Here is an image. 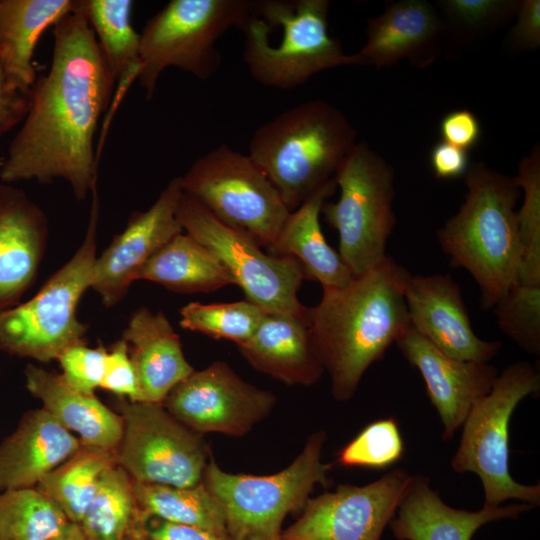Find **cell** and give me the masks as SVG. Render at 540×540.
<instances>
[{"mask_svg":"<svg viewBox=\"0 0 540 540\" xmlns=\"http://www.w3.org/2000/svg\"><path fill=\"white\" fill-rule=\"evenodd\" d=\"M178 293H210L234 279L201 243L182 232L160 248L143 266L138 278Z\"/></svg>","mask_w":540,"mask_h":540,"instance_id":"obj_28","label":"cell"},{"mask_svg":"<svg viewBox=\"0 0 540 540\" xmlns=\"http://www.w3.org/2000/svg\"><path fill=\"white\" fill-rule=\"evenodd\" d=\"M78 0H0V65L21 89L37 76L33 55L41 35L76 10Z\"/></svg>","mask_w":540,"mask_h":540,"instance_id":"obj_27","label":"cell"},{"mask_svg":"<svg viewBox=\"0 0 540 540\" xmlns=\"http://www.w3.org/2000/svg\"><path fill=\"white\" fill-rule=\"evenodd\" d=\"M515 182L524 191L522 207L517 212L520 241V267L516 283L540 286V157L539 149L519 165Z\"/></svg>","mask_w":540,"mask_h":540,"instance_id":"obj_35","label":"cell"},{"mask_svg":"<svg viewBox=\"0 0 540 540\" xmlns=\"http://www.w3.org/2000/svg\"><path fill=\"white\" fill-rule=\"evenodd\" d=\"M47 234L44 211L24 191L0 185V314L33 283Z\"/></svg>","mask_w":540,"mask_h":540,"instance_id":"obj_19","label":"cell"},{"mask_svg":"<svg viewBox=\"0 0 540 540\" xmlns=\"http://www.w3.org/2000/svg\"><path fill=\"white\" fill-rule=\"evenodd\" d=\"M116 82L77 8L54 25L47 73L31 90L28 112L0 164L5 183L65 180L76 199L97 187L94 136Z\"/></svg>","mask_w":540,"mask_h":540,"instance_id":"obj_1","label":"cell"},{"mask_svg":"<svg viewBox=\"0 0 540 540\" xmlns=\"http://www.w3.org/2000/svg\"><path fill=\"white\" fill-rule=\"evenodd\" d=\"M257 0H171L140 33L138 81L151 100L162 72L169 67L199 80L220 67L218 40L231 28L242 29L256 14Z\"/></svg>","mask_w":540,"mask_h":540,"instance_id":"obj_7","label":"cell"},{"mask_svg":"<svg viewBox=\"0 0 540 540\" xmlns=\"http://www.w3.org/2000/svg\"><path fill=\"white\" fill-rule=\"evenodd\" d=\"M334 179L336 202H324L321 214L339 236V255L353 276L386 256L396 219L394 170L366 142H357L339 165Z\"/></svg>","mask_w":540,"mask_h":540,"instance_id":"obj_10","label":"cell"},{"mask_svg":"<svg viewBox=\"0 0 540 540\" xmlns=\"http://www.w3.org/2000/svg\"><path fill=\"white\" fill-rule=\"evenodd\" d=\"M518 19L512 30L514 44L524 49H536L540 45V1H520Z\"/></svg>","mask_w":540,"mask_h":540,"instance_id":"obj_45","label":"cell"},{"mask_svg":"<svg viewBox=\"0 0 540 540\" xmlns=\"http://www.w3.org/2000/svg\"><path fill=\"white\" fill-rule=\"evenodd\" d=\"M281 540V539H280Z\"/></svg>","mask_w":540,"mask_h":540,"instance_id":"obj_47","label":"cell"},{"mask_svg":"<svg viewBox=\"0 0 540 540\" xmlns=\"http://www.w3.org/2000/svg\"><path fill=\"white\" fill-rule=\"evenodd\" d=\"M325 441V431L313 433L295 460L271 475L228 473L209 460L202 483L220 503L231 540H280L286 516L304 508L317 484L328 483Z\"/></svg>","mask_w":540,"mask_h":540,"instance_id":"obj_6","label":"cell"},{"mask_svg":"<svg viewBox=\"0 0 540 540\" xmlns=\"http://www.w3.org/2000/svg\"><path fill=\"white\" fill-rule=\"evenodd\" d=\"M133 486L146 517L228 535L223 509L202 482L191 487H174L133 481Z\"/></svg>","mask_w":540,"mask_h":540,"instance_id":"obj_31","label":"cell"},{"mask_svg":"<svg viewBox=\"0 0 540 540\" xmlns=\"http://www.w3.org/2000/svg\"><path fill=\"white\" fill-rule=\"evenodd\" d=\"M131 540H231L228 535L147 517Z\"/></svg>","mask_w":540,"mask_h":540,"instance_id":"obj_43","label":"cell"},{"mask_svg":"<svg viewBox=\"0 0 540 540\" xmlns=\"http://www.w3.org/2000/svg\"><path fill=\"white\" fill-rule=\"evenodd\" d=\"M502 332L521 349L540 352V286L513 284L493 307Z\"/></svg>","mask_w":540,"mask_h":540,"instance_id":"obj_36","label":"cell"},{"mask_svg":"<svg viewBox=\"0 0 540 540\" xmlns=\"http://www.w3.org/2000/svg\"><path fill=\"white\" fill-rule=\"evenodd\" d=\"M28 391L58 423L89 446L116 451L121 440V416L94 394L69 386L61 374L29 364L25 369Z\"/></svg>","mask_w":540,"mask_h":540,"instance_id":"obj_25","label":"cell"},{"mask_svg":"<svg viewBox=\"0 0 540 540\" xmlns=\"http://www.w3.org/2000/svg\"><path fill=\"white\" fill-rule=\"evenodd\" d=\"M394 469L363 486L340 485L308 499L281 540H381L411 480Z\"/></svg>","mask_w":540,"mask_h":540,"instance_id":"obj_15","label":"cell"},{"mask_svg":"<svg viewBox=\"0 0 540 540\" xmlns=\"http://www.w3.org/2000/svg\"><path fill=\"white\" fill-rule=\"evenodd\" d=\"M404 452L400 429L394 418L367 425L338 454L337 463L346 467L383 469L399 461Z\"/></svg>","mask_w":540,"mask_h":540,"instance_id":"obj_37","label":"cell"},{"mask_svg":"<svg viewBox=\"0 0 540 540\" xmlns=\"http://www.w3.org/2000/svg\"><path fill=\"white\" fill-rule=\"evenodd\" d=\"M336 188L332 178L292 211L266 250L272 255L295 258L305 278L318 281L322 288L343 287L353 277L339 253L327 243L320 224L322 206Z\"/></svg>","mask_w":540,"mask_h":540,"instance_id":"obj_26","label":"cell"},{"mask_svg":"<svg viewBox=\"0 0 540 540\" xmlns=\"http://www.w3.org/2000/svg\"><path fill=\"white\" fill-rule=\"evenodd\" d=\"M329 7L328 0H257L256 14L241 29L253 79L287 90L324 70L354 65L329 34Z\"/></svg>","mask_w":540,"mask_h":540,"instance_id":"obj_5","label":"cell"},{"mask_svg":"<svg viewBox=\"0 0 540 540\" xmlns=\"http://www.w3.org/2000/svg\"><path fill=\"white\" fill-rule=\"evenodd\" d=\"M520 1L442 0V11L457 26L478 31L491 28L517 13Z\"/></svg>","mask_w":540,"mask_h":540,"instance_id":"obj_39","label":"cell"},{"mask_svg":"<svg viewBox=\"0 0 540 540\" xmlns=\"http://www.w3.org/2000/svg\"><path fill=\"white\" fill-rule=\"evenodd\" d=\"M439 131L442 141L468 151L479 142L481 125L471 111L458 109L441 119Z\"/></svg>","mask_w":540,"mask_h":540,"instance_id":"obj_42","label":"cell"},{"mask_svg":"<svg viewBox=\"0 0 540 540\" xmlns=\"http://www.w3.org/2000/svg\"><path fill=\"white\" fill-rule=\"evenodd\" d=\"M146 519L136 499L133 480L116 464L102 475L78 526L84 540H131Z\"/></svg>","mask_w":540,"mask_h":540,"instance_id":"obj_30","label":"cell"},{"mask_svg":"<svg viewBox=\"0 0 540 540\" xmlns=\"http://www.w3.org/2000/svg\"><path fill=\"white\" fill-rule=\"evenodd\" d=\"M465 184L464 203L437 230V239L451 266L465 269L477 283L481 307L491 309L518 277L520 187L480 162L469 167Z\"/></svg>","mask_w":540,"mask_h":540,"instance_id":"obj_3","label":"cell"},{"mask_svg":"<svg viewBox=\"0 0 540 540\" xmlns=\"http://www.w3.org/2000/svg\"><path fill=\"white\" fill-rule=\"evenodd\" d=\"M182 193L180 177L171 179L151 207L134 212L126 228L96 257L90 288L105 306L121 301L148 260L184 232L176 214Z\"/></svg>","mask_w":540,"mask_h":540,"instance_id":"obj_16","label":"cell"},{"mask_svg":"<svg viewBox=\"0 0 540 540\" xmlns=\"http://www.w3.org/2000/svg\"><path fill=\"white\" fill-rule=\"evenodd\" d=\"M540 390V374L521 361L499 373L490 392L478 400L462 426L461 440L452 460L456 473L476 474L484 490V505L500 506L519 500L534 507L540 503V485H524L509 472V422L518 404Z\"/></svg>","mask_w":540,"mask_h":540,"instance_id":"obj_9","label":"cell"},{"mask_svg":"<svg viewBox=\"0 0 540 540\" xmlns=\"http://www.w3.org/2000/svg\"><path fill=\"white\" fill-rule=\"evenodd\" d=\"M51 540H84L80 527L70 523L67 529L59 536Z\"/></svg>","mask_w":540,"mask_h":540,"instance_id":"obj_46","label":"cell"},{"mask_svg":"<svg viewBox=\"0 0 540 540\" xmlns=\"http://www.w3.org/2000/svg\"><path fill=\"white\" fill-rule=\"evenodd\" d=\"M81 445L45 409L28 412L0 444V491L36 487Z\"/></svg>","mask_w":540,"mask_h":540,"instance_id":"obj_21","label":"cell"},{"mask_svg":"<svg viewBox=\"0 0 540 540\" xmlns=\"http://www.w3.org/2000/svg\"><path fill=\"white\" fill-rule=\"evenodd\" d=\"M444 28L434 7L424 0H401L367 21V41L355 54L354 65L390 66L402 58L425 64ZM428 55V52H427Z\"/></svg>","mask_w":540,"mask_h":540,"instance_id":"obj_24","label":"cell"},{"mask_svg":"<svg viewBox=\"0 0 540 540\" xmlns=\"http://www.w3.org/2000/svg\"><path fill=\"white\" fill-rule=\"evenodd\" d=\"M275 403L273 393L246 382L226 362L215 361L177 384L162 405L198 434L239 437L267 417Z\"/></svg>","mask_w":540,"mask_h":540,"instance_id":"obj_14","label":"cell"},{"mask_svg":"<svg viewBox=\"0 0 540 540\" xmlns=\"http://www.w3.org/2000/svg\"><path fill=\"white\" fill-rule=\"evenodd\" d=\"M115 452L82 443L71 457L48 473L36 489L52 501L70 523L79 525L102 475L116 465Z\"/></svg>","mask_w":540,"mask_h":540,"instance_id":"obj_29","label":"cell"},{"mask_svg":"<svg viewBox=\"0 0 540 540\" xmlns=\"http://www.w3.org/2000/svg\"><path fill=\"white\" fill-rule=\"evenodd\" d=\"M131 0H78L98 46L117 83L127 72L140 66V34L131 22Z\"/></svg>","mask_w":540,"mask_h":540,"instance_id":"obj_32","label":"cell"},{"mask_svg":"<svg viewBox=\"0 0 540 540\" xmlns=\"http://www.w3.org/2000/svg\"><path fill=\"white\" fill-rule=\"evenodd\" d=\"M237 348L254 369L287 385H313L325 372L307 319L267 312L256 332Z\"/></svg>","mask_w":540,"mask_h":540,"instance_id":"obj_23","label":"cell"},{"mask_svg":"<svg viewBox=\"0 0 540 540\" xmlns=\"http://www.w3.org/2000/svg\"><path fill=\"white\" fill-rule=\"evenodd\" d=\"M69 524L36 487L0 491V540H51Z\"/></svg>","mask_w":540,"mask_h":540,"instance_id":"obj_33","label":"cell"},{"mask_svg":"<svg viewBox=\"0 0 540 540\" xmlns=\"http://www.w3.org/2000/svg\"><path fill=\"white\" fill-rule=\"evenodd\" d=\"M180 181L184 193L266 250L291 213L249 155L226 144L197 158Z\"/></svg>","mask_w":540,"mask_h":540,"instance_id":"obj_11","label":"cell"},{"mask_svg":"<svg viewBox=\"0 0 540 540\" xmlns=\"http://www.w3.org/2000/svg\"><path fill=\"white\" fill-rule=\"evenodd\" d=\"M404 297L410 326L444 354L489 363L502 348L500 341L475 334L461 289L450 274H410Z\"/></svg>","mask_w":540,"mask_h":540,"instance_id":"obj_17","label":"cell"},{"mask_svg":"<svg viewBox=\"0 0 540 540\" xmlns=\"http://www.w3.org/2000/svg\"><path fill=\"white\" fill-rule=\"evenodd\" d=\"M395 344L420 372L443 425L442 440L450 441L473 405L490 392L499 375L498 369L489 363L450 357L411 326Z\"/></svg>","mask_w":540,"mask_h":540,"instance_id":"obj_18","label":"cell"},{"mask_svg":"<svg viewBox=\"0 0 540 540\" xmlns=\"http://www.w3.org/2000/svg\"><path fill=\"white\" fill-rule=\"evenodd\" d=\"M356 143V131L342 111L314 99L261 124L248 155L292 212L334 178Z\"/></svg>","mask_w":540,"mask_h":540,"instance_id":"obj_4","label":"cell"},{"mask_svg":"<svg viewBox=\"0 0 540 540\" xmlns=\"http://www.w3.org/2000/svg\"><path fill=\"white\" fill-rule=\"evenodd\" d=\"M31 91L18 87L0 65V139L24 120Z\"/></svg>","mask_w":540,"mask_h":540,"instance_id":"obj_41","label":"cell"},{"mask_svg":"<svg viewBox=\"0 0 540 540\" xmlns=\"http://www.w3.org/2000/svg\"><path fill=\"white\" fill-rule=\"evenodd\" d=\"M533 508V505L521 502L483 506L478 511L456 509L447 505L430 487L428 477L415 475L388 526L399 540H471L483 525L516 519Z\"/></svg>","mask_w":540,"mask_h":540,"instance_id":"obj_20","label":"cell"},{"mask_svg":"<svg viewBox=\"0 0 540 540\" xmlns=\"http://www.w3.org/2000/svg\"><path fill=\"white\" fill-rule=\"evenodd\" d=\"M410 273L386 255L340 288H323L309 308V329L336 400L356 393L366 370L409 329L404 297Z\"/></svg>","mask_w":540,"mask_h":540,"instance_id":"obj_2","label":"cell"},{"mask_svg":"<svg viewBox=\"0 0 540 540\" xmlns=\"http://www.w3.org/2000/svg\"><path fill=\"white\" fill-rule=\"evenodd\" d=\"M92 194L85 238L72 258L30 300L0 314L2 351L47 363L67 347L83 341L87 326L78 320L76 312L81 297L91 286L97 257V187Z\"/></svg>","mask_w":540,"mask_h":540,"instance_id":"obj_8","label":"cell"},{"mask_svg":"<svg viewBox=\"0 0 540 540\" xmlns=\"http://www.w3.org/2000/svg\"><path fill=\"white\" fill-rule=\"evenodd\" d=\"M176 214L183 231L218 259L243 290L245 299L266 312L309 320V307L298 298L306 278L295 258L264 252L250 236L224 224L184 192Z\"/></svg>","mask_w":540,"mask_h":540,"instance_id":"obj_12","label":"cell"},{"mask_svg":"<svg viewBox=\"0 0 540 540\" xmlns=\"http://www.w3.org/2000/svg\"><path fill=\"white\" fill-rule=\"evenodd\" d=\"M107 350L99 345L88 347L83 341L64 349L58 360L64 381L77 391L94 394L104 376Z\"/></svg>","mask_w":540,"mask_h":540,"instance_id":"obj_38","label":"cell"},{"mask_svg":"<svg viewBox=\"0 0 540 540\" xmlns=\"http://www.w3.org/2000/svg\"><path fill=\"white\" fill-rule=\"evenodd\" d=\"M267 312L244 299L228 303L190 302L180 309V326L213 339H227L236 345L248 340Z\"/></svg>","mask_w":540,"mask_h":540,"instance_id":"obj_34","label":"cell"},{"mask_svg":"<svg viewBox=\"0 0 540 540\" xmlns=\"http://www.w3.org/2000/svg\"><path fill=\"white\" fill-rule=\"evenodd\" d=\"M101 388L120 398L140 402V391L134 365L130 358L129 347L123 339L114 343L106 354L104 376Z\"/></svg>","mask_w":540,"mask_h":540,"instance_id":"obj_40","label":"cell"},{"mask_svg":"<svg viewBox=\"0 0 540 540\" xmlns=\"http://www.w3.org/2000/svg\"><path fill=\"white\" fill-rule=\"evenodd\" d=\"M123 429L116 464L134 482L191 487L202 482L208 451L202 435L175 419L162 404L120 399Z\"/></svg>","mask_w":540,"mask_h":540,"instance_id":"obj_13","label":"cell"},{"mask_svg":"<svg viewBox=\"0 0 540 540\" xmlns=\"http://www.w3.org/2000/svg\"><path fill=\"white\" fill-rule=\"evenodd\" d=\"M122 339L134 365L140 402L162 404L171 390L195 370L186 360L178 334L163 312L141 307Z\"/></svg>","mask_w":540,"mask_h":540,"instance_id":"obj_22","label":"cell"},{"mask_svg":"<svg viewBox=\"0 0 540 540\" xmlns=\"http://www.w3.org/2000/svg\"><path fill=\"white\" fill-rule=\"evenodd\" d=\"M430 165L439 179H455L465 175L470 167L468 152L440 141L430 153Z\"/></svg>","mask_w":540,"mask_h":540,"instance_id":"obj_44","label":"cell"}]
</instances>
